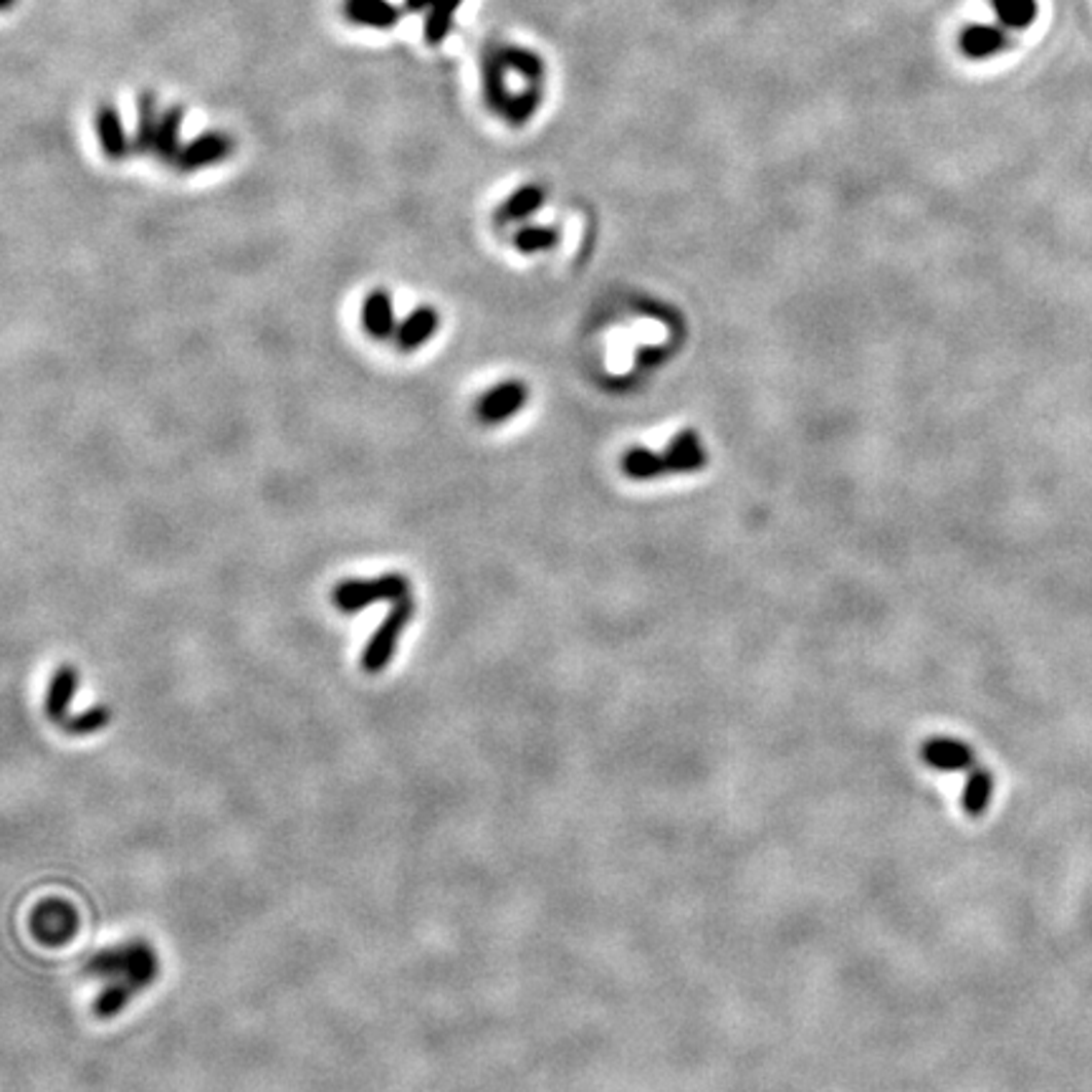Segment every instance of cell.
<instances>
[{"instance_id":"6da1fadb","label":"cell","mask_w":1092,"mask_h":1092,"mask_svg":"<svg viewBox=\"0 0 1092 1092\" xmlns=\"http://www.w3.org/2000/svg\"><path fill=\"white\" fill-rule=\"evenodd\" d=\"M708 466V450L693 428L681 430L663 453L648 448H630L622 456L620 468L632 481H655L663 476H683V473H700Z\"/></svg>"},{"instance_id":"7a4b0ae2","label":"cell","mask_w":1092,"mask_h":1092,"mask_svg":"<svg viewBox=\"0 0 1092 1092\" xmlns=\"http://www.w3.org/2000/svg\"><path fill=\"white\" fill-rule=\"evenodd\" d=\"M86 974L109 981L121 979L140 991L150 986L157 976V956H154L150 943L130 941L124 946L97 953L86 967Z\"/></svg>"},{"instance_id":"3957f363","label":"cell","mask_w":1092,"mask_h":1092,"mask_svg":"<svg viewBox=\"0 0 1092 1092\" xmlns=\"http://www.w3.org/2000/svg\"><path fill=\"white\" fill-rule=\"evenodd\" d=\"M410 597V579L405 575H383L372 579H344L334 587L332 603L339 612L355 615L367 607L388 603L395 605Z\"/></svg>"},{"instance_id":"277c9868","label":"cell","mask_w":1092,"mask_h":1092,"mask_svg":"<svg viewBox=\"0 0 1092 1092\" xmlns=\"http://www.w3.org/2000/svg\"><path fill=\"white\" fill-rule=\"evenodd\" d=\"M412 615H415V603H412L410 597L400 599V603H395L393 607H390L385 620L379 622L374 635L369 638V643L364 645V650H362L360 665L364 672L377 676V672H383L385 667L393 663V658L397 653V643H400L405 627L410 625Z\"/></svg>"},{"instance_id":"5b68a950","label":"cell","mask_w":1092,"mask_h":1092,"mask_svg":"<svg viewBox=\"0 0 1092 1092\" xmlns=\"http://www.w3.org/2000/svg\"><path fill=\"white\" fill-rule=\"evenodd\" d=\"M532 390L521 379H504L488 393H483L476 402V417L483 425H499L511 421L526 407Z\"/></svg>"},{"instance_id":"8992f818","label":"cell","mask_w":1092,"mask_h":1092,"mask_svg":"<svg viewBox=\"0 0 1092 1092\" xmlns=\"http://www.w3.org/2000/svg\"><path fill=\"white\" fill-rule=\"evenodd\" d=\"M76 923H79L76 910L66 901H57V898L43 901L31 915L33 936L41 943H48V946H61V943L74 939Z\"/></svg>"},{"instance_id":"52a82bcc","label":"cell","mask_w":1092,"mask_h":1092,"mask_svg":"<svg viewBox=\"0 0 1092 1092\" xmlns=\"http://www.w3.org/2000/svg\"><path fill=\"white\" fill-rule=\"evenodd\" d=\"M230 154H233V140L228 135H223V132H203V135L192 137L187 145H182L175 165L182 173H195V170L223 162Z\"/></svg>"},{"instance_id":"ba28073f","label":"cell","mask_w":1092,"mask_h":1092,"mask_svg":"<svg viewBox=\"0 0 1092 1092\" xmlns=\"http://www.w3.org/2000/svg\"><path fill=\"white\" fill-rule=\"evenodd\" d=\"M920 759L936 771H971L976 766V752L969 743L958 738L936 736L923 741L920 747Z\"/></svg>"},{"instance_id":"9c48e42d","label":"cell","mask_w":1092,"mask_h":1092,"mask_svg":"<svg viewBox=\"0 0 1092 1092\" xmlns=\"http://www.w3.org/2000/svg\"><path fill=\"white\" fill-rule=\"evenodd\" d=\"M76 688H79V672L74 665H61L53 672L51 683L46 688V698H43V714L51 724L64 726L69 719L71 700L76 696Z\"/></svg>"},{"instance_id":"30bf717a","label":"cell","mask_w":1092,"mask_h":1092,"mask_svg":"<svg viewBox=\"0 0 1092 1092\" xmlns=\"http://www.w3.org/2000/svg\"><path fill=\"white\" fill-rule=\"evenodd\" d=\"M362 327L372 339H388L397 332V319H395V301L390 296V291L374 289L369 291L367 299L362 303Z\"/></svg>"},{"instance_id":"8fae6325","label":"cell","mask_w":1092,"mask_h":1092,"mask_svg":"<svg viewBox=\"0 0 1092 1092\" xmlns=\"http://www.w3.org/2000/svg\"><path fill=\"white\" fill-rule=\"evenodd\" d=\"M94 130H97L99 147L109 159H124L132 150V140L126 137L121 117L112 104H102L94 114Z\"/></svg>"},{"instance_id":"7c38bea8","label":"cell","mask_w":1092,"mask_h":1092,"mask_svg":"<svg viewBox=\"0 0 1092 1092\" xmlns=\"http://www.w3.org/2000/svg\"><path fill=\"white\" fill-rule=\"evenodd\" d=\"M1009 46V36L1004 33L999 26L989 24H974L967 26L958 36V48L961 53L971 61H984L996 57Z\"/></svg>"},{"instance_id":"4fadbf2b","label":"cell","mask_w":1092,"mask_h":1092,"mask_svg":"<svg viewBox=\"0 0 1092 1092\" xmlns=\"http://www.w3.org/2000/svg\"><path fill=\"white\" fill-rule=\"evenodd\" d=\"M506 66L501 61L499 46H488L481 57V84H483V99L488 104L490 112L501 114L504 112L506 102H509L511 92L506 86Z\"/></svg>"},{"instance_id":"5bb4252c","label":"cell","mask_w":1092,"mask_h":1092,"mask_svg":"<svg viewBox=\"0 0 1092 1092\" xmlns=\"http://www.w3.org/2000/svg\"><path fill=\"white\" fill-rule=\"evenodd\" d=\"M440 327V317L433 306H421L397 327L395 341L400 352H417L423 344L433 339Z\"/></svg>"},{"instance_id":"9a60e30c","label":"cell","mask_w":1092,"mask_h":1092,"mask_svg":"<svg viewBox=\"0 0 1092 1092\" xmlns=\"http://www.w3.org/2000/svg\"><path fill=\"white\" fill-rule=\"evenodd\" d=\"M344 15L367 29H395L400 24V8L390 0H344Z\"/></svg>"},{"instance_id":"2e32d148","label":"cell","mask_w":1092,"mask_h":1092,"mask_svg":"<svg viewBox=\"0 0 1092 1092\" xmlns=\"http://www.w3.org/2000/svg\"><path fill=\"white\" fill-rule=\"evenodd\" d=\"M994 771L986 769V766H974V769L969 771L967 787H963L961 794V807L967 817H984L986 809H989L991 797H994Z\"/></svg>"},{"instance_id":"e0dca14e","label":"cell","mask_w":1092,"mask_h":1092,"mask_svg":"<svg viewBox=\"0 0 1092 1092\" xmlns=\"http://www.w3.org/2000/svg\"><path fill=\"white\" fill-rule=\"evenodd\" d=\"M546 190L542 185H523L516 192H511L501 208L496 211V220L499 223H518V220L532 218L539 208L544 206Z\"/></svg>"},{"instance_id":"ac0fdd59","label":"cell","mask_w":1092,"mask_h":1092,"mask_svg":"<svg viewBox=\"0 0 1092 1092\" xmlns=\"http://www.w3.org/2000/svg\"><path fill=\"white\" fill-rule=\"evenodd\" d=\"M182 119H185V109L182 107H170L159 114L157 124V137H154V154H157L162 162H175L182 150L180 145V130Z\"/></svg>"},{"instance_id":"d6986e66","label":"cell","mask_w":1092,"mask_h":1092,"mask_svg":"<svg viewBox=\"0 0 1092 1092\" xmlns=\"http://www.w3.org/2000/svg\"><path fill=\"white\" fill-rule=\"evenodd\" d=\"M461 5L463 0H433V5H430L428 15H425L423 21L425 43L438 46L440 41H445V36L453 31V19Z\"/></svg>"},{"instance_id":"ffe728a7","label":"cell","mask_w":1092,"mask_h":1092,"mask_svg":"<svg viewBox=\"0 0 1092 1092\" xmlns=\"http://www.w3.org/2000/svg\"><path fill=\"white\" fill-rule=\"evenodd\" d=\"M159 114L154 109V97L150 92H142L137 97V130L132 140V150L137 154H147L154 150V137H157Z\"/></svg>"},{"instance_id":"44dd1931","label":"cell","mask_w":1092,"mask_h":1092,"mask_svg":"<svg viewBox=\"0 0 1092 1092\" xmlns=\"http://www.w3.org/2000/svg\"><path fill=\"white\" fill-rule=\"evenodd\" d=\"M499 53H501V61H504V66L511 71V74L521 76V79L529 81V84H542L544 61L539 59V53L529 51V48H521V46H499Z\"/></svg>"},{"instance_id":"7402d4cb","label":"cell","mask_w":1092,"mask_h":1092,"mask_svg":"<svg viewBox=\"0 0 1092 1092\" xmlns=\"http://www.w3.org/2000/svg\"><path fill=\"white\" fill-rule=\"evenodd\" d=\"M539 107H542V84H529L526 89L511 94L501 117L509 121L511 126H523L539 112Z\"/></svg>"},{"instance_id":"603a6c76","label":"cell","mask_w":1092,"mask_h":1092,"mask_svg":"<svg viewBox=\"0 0 1092 1092\" xmlns=\"http://www.w3.org/2000/svg\"><path fill=\"white\" fill-rule=\"evenodd\" d=\"M135 994H137V989L132 984H126V981H121V979L109 981V984L104 986V991H99V996L94 999V1007H92L94 1017L114 1019L121 1009L132 1002V996Z\"/></svg>"},{"instance_id":"cb8c5ba5","label":"cell","mask_w":1092,"mask_h":1092,"mask_svg":"<svg viewBox=\"0 0 1092 1092\" xmlns=\"http://www.w3.org/2000/svg\"><path fill=\"white\" fill-rule=\"evenodd\" d=\"M991 8H994L996 19L1002 21V26L1007 29H1029L1036 21L1040 13V5L1036 0H991Z\"/></svg>"},{"instance_id":"d4e9b609","label":"cell","mask_w":1092,"mask_h":1092,"mask_svg":"<svg viewBox=\"0 0 1092 1092\" xmlns=\"http://www.w3.org/2000/svg\"><path fill=\"white\" fill-rule=\"evenodd\" d=\"M556 243H559V230L546 228V225H523V228H518L514 235L516 251L526 253V256L549 251V248H554Z\"/></svg>"},{"instance_id":"484cf974","label":"cell","mask_w":1092,"mask_h":1092,"mask_svg":"<svg viewBox=\"0 0 1092 1092\" xmlns=\"http://www.w3.org/2000/svg\"><path fill=\"white\" fill-rule=\"evenodd\" d=\"M109 721H112L109 705H92V708L81 711V714L69 716L61 728H64L69 736H92V733H99L102 728H107Z\"/></svg>"},{"instance_id":"4316f807","label":"cell","mask_w":1092,"mask_h":1092,"mask_svg":"<svg viewBox=\"0 0 1092 1092\" xmlns=\"http://www.w3.org/2000/svg\"><path fill=\"white\" fill-rule=\"evenodd\" d=\"M405 5H407V10H412V13H421V10L433 5V0H405Z\"/></svg>"},{"instance_id":"83f0119b","label":"cell","mask_w":1092,"mask_h":1092,"mask_svg":"<svg viewBox=\"0 0 1092 1092\" xmlns=\"http://www.w3.org/2000/svg\"><path fill=\"white\" fill-rule=\"evenodd\" d=\"M13 5V0H3V10H8Z\"/></svg>"}]
</instances>
